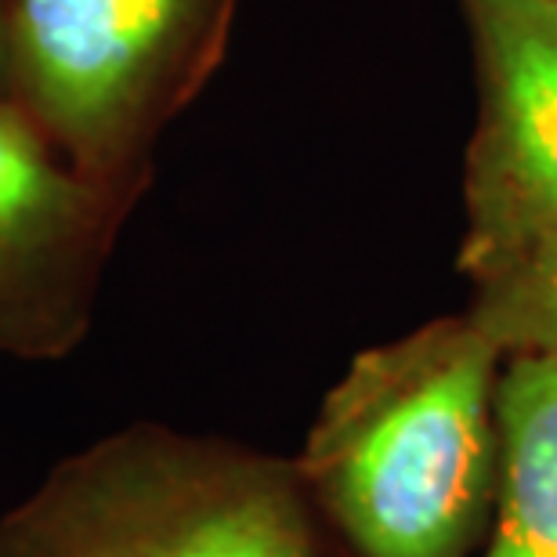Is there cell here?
Returning <instances> with one entry per match:
<instances>
[{"label":"cell","instance_id":"6da1fadb","mask_svg":"<svg viewBox=\"0 0 557 557\" xmlns=\"http://www.w3.org/2000/svg\"><path fill=\"white\" fill-rule=\"evenodd\" d=\"M496 355L474 326L362 355L333 387L297 474L362 557H456L496 463Z\"/></svg>","mask_w":557,"mask_h":557},{"label":"cell","instance_id":"7a4b0ae2","mask_svg":"<svg viewBox=\"0 0 557 557\" xmlns=\"http://www.w3.org/2000/svg\"><path fill=\"white\" fill-rule=\"evenodd\" d=\"M297 471L160 428L98 438L0 518V557H326Z\"/></svg>","mask_w":557,"mask_h":557},{"label":"cell","instance_id":"3957f363","mask_svg":"<svg viewBox=\"0 0 557 557\" xmlns=\"http://www.w3.org/2000/svg\"><path fill=\"white\" fill-rule=\"evenodd\" d=\"M196 0H11L18 76L40 124L106 185Z\"/></svg>","mask_w":557,"mask_h":557},{"label":"cell","instance_id":"277c9868","mask_svg":"<svg viewBox=\"0 0 557 557\" xmlns=\"http://www.w3.org/2000/svg\"><path fill=\"white\" fill-rule=\"evenodd\" d=\"M109 207L106 185L59 166L26 120L0 109V351L37 359L76 341Z\"/></svg>","mask_w":557,"mask_h":557},{"label":"cell","instance_id":"5b68a950","mask_svg":"<svg viewBox=\"0 0 557 557\" xmlns=\"http://www.w3.org/2000/svg\"><path fill=\"white\" fill-rule=\"evenodd\" d=\"M488 76L478 163L485 247L557 232V0H474Z\"/></svg>","mask_w":557,"mask_h":557},{"label":"cell","instance_id":"8992f818","mask_svg":"<svg viewBox=\"0 0 557 557\" xmlns=\"http://www.w3.org/2000/svg\"><path fill=\"white\" fill-rule=\"evenodd\" d=\"M493 413L499 518L485 557H557V355L518 351Z\"/></svg>","mask_w":557,"mask_h":557},{"label":"cell","instance_id":"52a82bcc","mask_svg":"<svg viewBox=\"0 0 557 557\" xmlns=\"http://www.w3.org/2000/svg\"><path fill=\"white\" fill-rule=\"evenodd\" d=\"M474 326L499 351L557 355V232L488 250V286Z\"/></svg>","mask_w":557,"mask_h":557},{"label":"cell","instance_id":"ba28073f","mask_svg":"<svg viewBox=\"0 0 557 557\" xmlns=\"http://www.w3.org/2000/svg\"><path fill=\"white\" fill-rule=\"evenodd\" d=\"M8 4H11V0H0V26H4V15H8Z\"/></svg>","mask_w":557,"mask_h":557}]
</instances>
